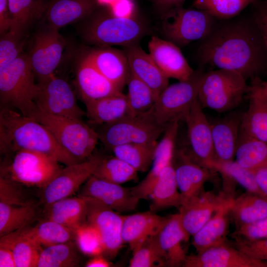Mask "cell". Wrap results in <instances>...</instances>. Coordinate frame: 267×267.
<instances>
[{
  "label": "cell",
  "mask_w": 267,
  "mask_h": 267,
  "mask_svg": "<svg viewBox=\"0 0 267 267\" xmlns=\"http://www.w3.org/2000/svg\"><path fill=\"white\" fill-rule=\"evenodd\" d=\"M239 15L216 19L201 40L198 56L202 65L236 72L246 80H261L267 75V47L252 15Z\"/></svg>",
  "instance_id": "obj_1"
},
{
  "label": "cell",
  "mask_w": 267,
  "mask_h": 267,
  "mask_svg": "<svg viewBox=\"0 0 267 267\" xmlns=\"http://www.w3.org/2000/svg\"><path fill=\"white\" fill-rule=\"evenodd\" d=\"M0 129L2 151H37L48 155L66 166L81 162L60 146L44 125L15 109L1 106Z\"/></svg>",
  "instance_id": "obj_2"
},
{
  "label": "cell",
  "mask_w": 267,
  "mask_h": 267,
  "mask_svg": "<svg viewBox=\"0 0 267 267\" xmlns=\"http://www.w3.org/2000/svg\"><path fill=\"white\" fill-rule=\"evenodd\" d=\"M35 77L26 53L0 69L1 106L33 118L38 111L34 102L38 89Z\"/></svg>",
  "instance_id": "obj_3"
},
{
  "label": "cell",
  "mask_w": 267,
  "mask_h": 267,
  "mask_svg": "<svg viewBox=\"0 0 267 267\" xmlns=\"http://www.w3.org/2000/svg\"><path fill=\"white\" fill-rule=\"evenodd\" d=\"M97 8L82 28L81 34L88 42L100 46H124L136 44L145 34L144 25L134 16L121 17L111 11Z\"/></svg>",
  "instance_id": "obj_4"
},
{
  "label": "cell",
  "mask_w": 267,
  "mask_h": 267,
  "mask_svg": "<svg viewBox=\"0 0 267 267\" xmlns=\"http://www.w3.org/2000/svg\"><path fill=\"white\" fill-rule=\"evenodd\" d=\"M249 87L246 79L240 74L217 69L204 73L197 99L203 108L225 112L241 103Z\"/></svg>",
  "instance_id": "obj_5"
},
{
  "label": "cell",
  "mask_w": 267,
  "mask_h": 267,
  "mask_svg": "<svg viewBox=\"0 0 267 267\" xmlns=\"http://www.w3.org/2000/svg\"><path fill=\"white\" fill-rule=\"evenodd\" d=\"M33 118L44 125L58 143L79 161L92 155L98 133L81 119L65 118L37 111Z\"/></svg>",
  "instance_id": "obj_6"
},
{
  "label": "cell",
  "mask_w": 267,
  "mask_h": 267,
  "mask_svg": "<svg viewBox=\"0 0 267 267\" xmlns=\"http://www.w3.org/2000/svg\"><path fill=\"white\" fill-rule=\"evenodd\" d=\"M101 126L97 132L99 140L110 150L124 144L156 141L169 127L158 122L153 108L146 113Z\"/></svg>",
  "instance_id": "obj_7"
},
{
  "label": "cell",
  "mask_w": 267,
  "mask_h": 267,
  "mask_svg": "<svg viewBox=\"0 0 267 267\" xmlns=\"http://www.w3.org/2000/svg\"><path fill=\"white\" fill-rule=\"evenodd\" d=\"M216 19L206 11L182 5L165 12L161 22V32L165 40L178 47L202 40L210 32Z\"/></svg>",
  "instance_id": "obj_8"
},
{
  "label": "cell",
  "mask_w": 267,
  "mask_h": 267,
  "mask_svg": "<svg viewBox=\"0 0 267 267\" xmlns=\"http://www.w3.org/2000/svg\"><path fill=\"white\" fill-rule=\"evenodd\" d=\"M204 72L194 70L186 81L168 85L159 95L153 107L158 122L169 126L174 122H184L197 99L200 84Z\"/></svg>",
  "instance_id": "obj_9"
},
{
  "label": "cell",
  "mask_w": 267,
  "mask_h": 267,
  "mask_svg": "<svg viewBox=\"0 0 267 267\" xmlns=\"http://www.w3.org/2000/svg\"><path fill=\"white\" fill-rule=\"evenodd\" d=\"M59 163L39 152L19 150L15 152L4 176L20 184L42 188L62 169Z\"/></svg>",
  "instance_id": "obj_10"
},
{
  "label": "cell",
  "mask_w": 267,
  "mask_h": 267,
  "mask_svg": "<svg viewBox=\"0 0 267 267\" xmlns=\"http://www.w3.org/2000/svg\"><path fill=\"white\" fill-rule=\"evenodd\" d=\"M34 99L38 111L56 116L81 119L85 112L77 104L69 83L54 74L38 81Z\"/></svg>",
  "instance_id": "obj_11"
},
{
  "label": "cell",
  "mask_w": 267,
  "mask_h": 267,
  "mask_svg": "<svg viewBox=\"0 0 267 267\" xmlns=\"http://www.w3.org/2000/svg\"><path fill=\"white\" fill-rule=\"evenodd\" d=\"M66 44L58 30L47 25L35 35L27 54L38 81L54 74L61 61Z\"/></svg>",
  "instance_id": "obj_12"
},
{
  "label": "cell",
  "mask_w": 267,
  "mask_h": 267,
  "mask_svg": "<svg viewBox=\"0 0 267 267\" xmlns=\"http://www.w3.org/2000/svg\"><path fill=\"white\" fill-rule=\"evenodd\" d=\"M103 158L92 155L84 161L66 165L42 188L43 202L47 205L72 195L93 174Z\"/></svg>",
  "instance_id": "obj_13"
},
{
  "label": "cell",
  "mask_w": 267,
  "mask_h": 267,
  "mask_svg": "<svg viewBox=\"0 0 267 267\" xmlns=\"http://www.w3.org/2000/svg\"><path fill=\"white\" fill-rule=\"evenodd\" d=\"M84 197L87 205V221L99 233L104 248L103 255L113 259L124 243L122 236L124 215L96 199Z\"/></svg>",
  "instance_id": "obj_14"
},
{
  "label": "cell",
  "mask_w": 267,
  "mask_h": 267,
  "mask_svg": "<svg viewBox=\"0 0 267 267\" xmlns=\"http://www.w3.org/2000/svg\"><path fill=\"white\" fill-rule=\"evenodd\" d=\"M197 99L193 103L185 121L189 150L186 151L190 158L207 167L215 160L211 125Z\"/></svg>",
  "instance_id": "obj_15"
},
{
  "label": "cell",
  "mask_w": 267,
  "mask_h": 267,
  "mask_svg": "<svg viewBox=\"0 0 267 267\" xmlns=\"http://www.w3.org/2000/svg\"><path fill=\"white\" fill-rule=\"evenodd\" d=\"M224 191L216 193L204 190L183 203L179 207L180 222L191 236L197 232L230 198Z\"/></svg>",
  "instance_id": "obj_16"
},
{
  "label": "cell",
  "mask_w": 267,
  "mask_h": 267,
  "mask_svg": "<svg viewBox=\"0 0 267 267\" xmlns=\"http://www.w3.org/2000/svg\"><path fill=\"white\" fill-rule=\"evenodd\" d=\"M183 267H267V262L252 257L227 242L187 256Z\"/></svg>",
  "instance_id": "obj_17"
},
{
  "label": "cell",
  "mask_w": 267,
  "mask_h": 267,
  "mask_svg": "<svg viewBox=\"0 0 267 267\" xmlns=\"http://www.w3.org/2000/svg\"><path fill=\"white\" fill-rule=\"evenodd\" d=\"M79 196L96 199L118 212H129L137 207L139 199L131 187L111 182L93 175L82 185Z\"/></svg>",
  "instance_id": "obj_18"
},
{
  "label": "cell",
  "mask_w": 267,
  "mask_h": 267,
  "mask_svg": "<svg viewBox=\"0 0 267 267\" xmlns=\"http://www.w3.org/2000/svg\"><path fill=\"white\" fill-rule=\"evenodd\" d=\"M178 130V122H174L168 127L162 138L158 142L148 173L137 185L131 187L133 194L138 199L149 198L161 172L173 162Z\"/></svg>",
  "instance_id": "obj_19"
},
{
  "label": "cell",
  "mask_w": 267,
  "mask_h": 267,
  "mask_svg": "<svg viewBox=\"0 0 267 267\" xmlns=\"http://www.w3.org/2000/svg\"><path fill=\"white\" fill-rule=\"evenodd\" d=\"M149 54L169 79L186 81L194 70L190 66L179 47L166 40L152 36L148 45Z\"/></svg>",
  "instance_id": "obj_20"
},
{
  "label": "cell",
  "mask_w": 267,
  "mask_h": 267,
  "mask_svg": "<svg viewBox=\"0 0 267 267\" xmlns=\"http://www.w3.org/2000/svg\"><path fill=\"white\" fill-rule=\"evenodd\" d=\"M84 54L101 74L122 91L131 73L123 50L100 46Z\"/></svg>",
  "instance_id": "obj_21"
},
{
  "label": "cell",
  "mask_w": 267,
  "mask_h": 267,
  "mask_svg": "<svg viewBox=\"0 0 267 267\" xmlns=\"http://www.w3.org/2000/svg\"><path fill=\"white\" fill-rule=\"evenodd\" d=\"M75 81L84 103L122 92L101 74L84 54L76 66Z\"/></svg>",
  "instance_id": "obj_22"
},
{
  "label": "cell",
  "mask_w": 267,
  "mask_h": 267,
  "mask_svg": "<svg viewBox=\"0 0 267 267\" xmlns=\"http://www.w3.org/2000/svg\"><path fill=\"white\" fill-rule=\"evenodd\" d=\"M156 236L166 267H182L187 256L183 243L190 236L182 225L179 213L168 216Z\"/></svg>",
  "instance_id": "obj_23"
},
{
  "label": "cell",
  "mask_w": 267,
  "mask_h": 267,
  "mask_svg": "<svg viewBox=\"0 0 267 267\" xmlns=\"http://www.w3.org/2000/svg\"><path fill=\"white\" fill-rule=\"evenodd\" d=\"M178 157V163H173L182 204L205 190V183L215 172L193 161L186 151H179Z\"/></svg>",
  "instance_id": "obj_24"
},
{
  "label": "cell",
  "mask_w": 267,
  "mask_h": 267,
  "mask_svg": "<svg viewBox=\"0 0 267 267\" xmlns=\"http://www.w3.org/2000/svg\"><path fill=\"white\" fill-rule=\"evenodd\" d=\"M131 73L146 84L157 98L169 85V78L163 73L150 54L137 44L124 47Z\"/></svg>",
  "instance_id": "obj_25"
},
{
  "label": "cell",
  "mask_w": 267,
  "mask_h": 267,
  "mask_svg": "<svg viewBox=\"0 0 267 267\" xmlns=\"http://www.w3.org/2000/svg\"><path fill=\"white\" fill-rule=\"evenodd\" d=\"M167 217H161L151 211L124 215L122 236L133 253L149 237L156 235Z\"/></svg>",
  "instance_id": "obj_26"
},
{
  "label": "cell",
  "mask_w": 267,
  "mask_h": 267,
  "mask_svg": "<svg viewBox=\"0 0 267 267\" xmlns=\"http://www.w3.org/2000/svg\"><path fill=\"white\" fill-rule=\"evenodd\" d=\"M97 0H50L44 13L46 25L57 29L85 20L97 8Z\"/></svg>",
  "instance_id": "obj_27"
},
{
  "label": "cell",
  "mask_w": 267,
  "mask_h": 267,
  "mask_svg": "<svg viewBox=\"0 0 267 267\" xmlns=\"http://www.w3.org/2000/svg\"><path fill=\"white\" fill-rule=\"evenodd\" d=\"M233 199H228L192 236V244L197 253L226 242Z\"/></svg>",
  "instance_id": "obj_28"
},
{
  "label": "cell",
  "mask_w": 267,
  "mask_h": 267,
  "mask_svg": "<svg viewBox=\"0 0 267 267\" xmlns=\"http://www.w3.org/2000/svg\"><path fill=\"white\" fill-rule=\"evenodd\" d=\"M243 114L233 113L211 123L215 159L234 160Z\"/></svg>",
  "instance_id": "obj_29"
},
{
  "label": "cell",
  "mask_w": 267,
  "mask_h": 267,
  "mask_svg": "<svg viewBox=\"0 0 267 267\" xmlns=\"http://www.w3.org/2000/svg\"><path fill=\"white\" fill-rule=\"evenodd\" d=\"M85 104L88 117L92 123L98 125L112 123L133 115L127 95L122 92Z\"/></svg>",
  "instance_id": "obj_30"
},
{
  "label": "cell",
  "mask_w": 267,
  "mask_h": 267,
  "mask_svg": "<svg viewBox=\"0 0 267 267\" xmlns=\"http://www.w3.org/2000/svg\"><path fill=\"white\" fill-rule=\"evenodd\" d=\"M45 219L72 229L87 222V205L83 196L65 198L45 205Z\"/></svg>",
  "instance_id": "obj_31"
},
{
  "label": "cell",
  "mask_w": 267,
  "mask_h": 267,
  "mask_svg": "<svg viewBox=\"0 0 267 267\" xmlns=\"http://www.w3.org/2000/svg\"><path fill=\"white\" fill-rule=\"evenodd\" d=\"M248 108L242 115L239 135L267 143V99L248 90Z\"/></svg>",
  "instance_id": "obj_32"
},
{
  "label": "cell",
  "mask_w": 267,
  "mask_h": 267,
  "mask_svg": "<svg viewBox=\"0 0 267 267\" xmlns=\"http://www.w3.org/2000/svg\"><path fill=\"white\" fill-rule=\"evenodd\" d=\"M149 198L151 200L149 210L154 213L168 208H179L180 206L181 196L177 183L173 162L161 172Z\"/></svg>",
  "instance_id": "obj_33"
},
{
  "label": "cell",
  "mask_w": 267,
  "mask_h": 267,
  "mask_svg": "<svg viewBox=\"0 0 267 267\" xmlns=\"http://www.w3.org/2000/svg\"><path fill=\"white\" fill-rule=\"evenodd\" d=\"M235 228L267 217V196L246 191L234 198L230 212Z\"/></svg>",
  "instance_id": "obj_34"
},
{
  "label": "cell",
  "mask_w": 267,
  "mask_h": 267,
  "mask_svg": "<svg viewBox=\"0 0 267 267\" xmlns=\"http://www.w3.org/2000/svg\"><path fill=\"white\" fill-rule=\"evenodd\" d=\"M47 5L43 0H8L9 30L26 35L31 26L44 14Z\"/></svg>",
  "instance_id": "obj_35"
},
{
  "label": "cell",
  "mask_w": 267,
  "mask_h": 267,
  "mask_svg": "<svg viewBox=\"0 0 267 267\" xmlns=\"http://www.w3.org/2000/svg\"><path fill=\"white\" fill-rule=\"evenodd\" d=\"M15 231L19 236L30 238L45 247L74 240L71 228L47 219L34 226L29 225Z\"/></svg>",
  "instance_id": "obj_36"
},
{
  "label": "cell",
  "mask_w": 267,
  "mask_h": 267,
  "mask_svg": "<svg viewBox=\"0 0 267 267\" xmlns=\"http://www.w3.org/2000/svg\"><path fill=\"white\" fill-rule=\"evenodd\" d=\"M42 245L15 231L0 236V247L12 250L16 267H37Z\"/></svg>",
  "instance_id": "obj_37"
},
{
  "label": "cell",
  "mask_w": 267,
  "mask_h": 267,
  "mask_svg": "<svg viewBox=\"0 0 267 267\" xmlns=\"http://www.w3.org/2000/svg\"><path fill=\"white\" fill-rule=\"evenodd\" d=\"M158 142L128 143L113 147L114 156L125 161L138 172L149 170Z\"/></svg>",
  "instance_id": "obj_38"
},
{
  "label": "cell",
  "mask_w": 267,
  "mask_h": 267,
  "mask_svg": "<svg viewBox=\"0 0 267 267\" xmlns=\"http://www.w3.org/2000/svg\"><path fill=\"white\" fill-rule=\"evenodd\" d=\"M234 159L242 167L255 172L267 166V143L239 135Z\"/></svg>",
  "instance_id": "obj_39"
},
{
  "label": "cell",
  "mask_w": 267,
  "mask_h": 267,
  "mask_svg": "<svg viewBox=\"0 0 267 267\" xmlns=\"http://www.w3.org/2000/svg\"><path fill=\"white\" fill-rule=\"evenodd\" d=\"M79 249L73 240L45 247L37 267H74L80 263Z\"/></svg>",
  "instance_id": "obj_40"
},
{
  "label": "cell",
  "mask_w": 267,
  "mask_h": 267,
  "mask_svg": "<svg viewBox=\"0 0 267 267\" xmlns=\"http://www.w3.org/2000/svg\"><path fill=\"white\" fill-rule=\"evenodd\" d=\"M36 215L33 204L15 206L0 202V237L29 226Z\"/></svg>",
  "instance_id": "obj_41"
},
{
  "label": "cell",
  "mask_w": 267,
  "mask_h": 267,
  "mask_svg": "<svg viewBox=\"0 0 267 267\" xmlns=\"http://www.w3.org/2000/svg\"><path fill=\"white\" fill-rule=\"evenodd\" d=\"M207 168L229 178L244 188L246 191L266 195L259 187L255 173L242 167L235 160L221 161L215 159L209 164Z\"/></svg>",
  "instance_id": "obj_42"
},
{
  "label": "cell",
  "mask_w": 267,
  "mask_h": 267,
  "mask_svg": "<svg viewBox=\"0 0 267 267\" xmlns=\"http://www.w3.org/2000/svg\"><path fill=\"white\" fill-rule=\"evenodd\" d=\"M137 173L133 167L114 156L103 158L93 175L100 179L121 184L137 178Z\"/></svg>",
  "instance_id": "obj_43"
},
{
  "label": "cell",
  "mask_w": 267,
  "mask_h": 267,
  "mask_svg": "<svg viewBox=\"0 0 267 267\" xmlns=\"http://www.w3.org/2000/svg\"><path fill=\"white\" fill-rule=\"evenodd\" d=\"M127 85L128 93L126 95L133 115L146 113L153 108L157 97L146 84L132 73Z\"/></svg>",
  "instance_id": "obj_44"
},
{
  "label": "cell",
  "mask_w": 267,
  "mask_h": 267,
  "mask_svg": "<svg viewBox=\"0 0 267 267\" xmlns=\"http://www.w3.org/2000/svg\"><path fill=\"white\" fill-rule=\"evenodd\" d=\"M255 0H194L192 7L207 12L216 19L226 20L239 15Z\"/></svg>",
  "instance_id": "obj_45"
},
{
  "label": "cell",
  "mask_w": 267,
  "mask_h": 267,
  "mask_svg": "<svg viewBox=\"0 0 267 267\" xmlns=\"http://www.w3.org/2000/svg\"><path fill=\"white\" fill-rule=\"evenodd\" d=\"M74 240L79 251L90 257L103 255L104 248L96 228L87 221L72 229Z\"/></svg>",
  "instance_id": "obj_46"
},
{
  "label": "cell",
  "mask_w": 267,
  "mask_h": 267,
  "mask_svg": "<svg viewBox=\"0 0 267 267\" xmlns=\"http://www.w3.org/2000/svg\"><path fill=\"white\" fill-rule=\"evenodd\" d=\"M156 235L148 238L136 251L133 253V257L129 263V267L166 266L164 256L159 246Z\"/></svg>",
  "instance_id": "obj_47"
},
{
  "label": "cell",
  "mask_w": 267,
  "mask_h": 267,
  "mask_svg": "<svg viewBox=\"0 0 267 267\" xmlns=\"http://www.w3.org/2000/svg\"><path fill=\"white\" fill-rule=\"evenodd\" d=\"M25 34L11 30L0 35V69L12 62L23 53Z\"/></svg>",
  "instance_id": "obj_48"
},
{
  "label": "cell",
  "mask_w": 267,
  "mask_h": 267,
  "mask_svg": "<svg viewBox=\"0 0 267 267\" xmlns=\"http://www.w3.org/2000/svg\"><path fill=\"white\" fill-rule=\"evenodd\" d=\"M18 182L1 175L0 177V202L15 206L33 204L26 197Z\"/></svg>",
  "instance_id": "obj_49"
},
{
  "label": "cell",
  "mask_w": 267,
  "mask_h": 267,
  "mask_svg": "<svg viewBox=\"0 0 267 267\" xmlns=\"http://www.w3.org/2000/svg\"><path fill=\"white\" fill-rule=\"evenodd\" d=\"M234 246L256 259L267 262V238L249 240L238 236H231Z\"/></svg>",
  "instance_id": "obj_50"
},
{
  "label": "cell",
  "mask_w": 267,
  "mask_h": 267,
  "mask_svg": "<svg viewBox=\"0 0 267 267\" xmlns=\"http://www.w3.org/2000/svg\"><path fill=\"white\" fill-rule=\"evenodd\" d=\"M231 236H238L249 240L267 238V217L253 223L235 228Z\"/></svg>",
  "instance_id": "obj_51"
},
{
  "label": "cell",
  "mask_w": 267,
  "mask_h": 267,
  "mask_svg": "<svg viewBox=\"0 0 267 267\" xmlns=\"http://www.w3.org/2000/svg\"><path fill=\"white\" fill-rule=\"evenodd\" d=\"M252 16L267 47V0H255L251 4Z\"/></svg>",
  "instance_id": "obj_52"
},
{
  "label": "cell",
  "mask_w": 267,
  "mask_h": 267,
  "mask_svg": "<svg viewBox=\"0 0 267 267\" xmlns=\"http://www.w3.org/2000/svg\"><path fill=\"white\" fill-rule=\"evenodd\" d=\"M134 5L133 0H117L110 5L112 13L118 17H133Z\"/></svg>",
  "instance_id": "obj_53"
},
{
  "label": "cell",
  "mask_w": 267,
  "mask_h": 267,
  "mask_svg": "<svg viewBox=\"0 0 267 267\" xmlns=\"http://www.w3.org/2000/svg\"><path fill=\"white\" fill-rule=\"evenodd\" d=\"M11 19L8 0H0V34L8 31L10 27Z\"/></svg>",
  "instance_id": "obj_54"
},
{
  "label": "cell",
  "mask_w": 267,
  "mask_h": 267,
  "mask_svg": "<svg viewBox=\"0 0 267 267\" xmlns=\"http://www.w3.org/2000/svg\"><path fill=\"white\" fill-rule=\"evenodd\" d=\"M0 267H16L14 257L11 249L0 247Z\"/></svg>",
  "instance_id": "obj_55"
},
{
  "label": "cell",
  "mask_w": 267,
  "mask_h": 267,
  "mask_svg": "<svg viewBox=\"0 0 267 267\" xmlns=\"http://www.w3.org/2000/svg\"><path fill=\"white\" fill-rule=\"evenodd\" d=\"M257 182L263 193L267 196V166L255 172Z\"/></svg>",
  "instance_id": "obj_56"
},
{
  "label": "cell",
  "mask_w": 267,
  "mask_h": 267,
  "mask_svg": "<svg viewBox=\"0 0 267 267\" xmlns=\"http://www.w3.org/2000/svg\"><path fill=\"white\" fill-rule=\"evenodd\" d=\"M112 264L103 255H99L92 257L86 263L87 267H109Z\"/></svg>",
  "instance_id": "obj_57"
},
{
  "label": "cell",
  "mask_w": 267,
  "mask_h": 267,
  "mask_svg": "<svg viewBox=\"0 0 267 267\" xmlns=\"http://www.w3.org/2000/svg\"><path fill=\"white\" fill-rule=\"evenodd\" d=\"M249 90L257 93L267 99V81L258 80L253 82L252 85L249 87Z\"/></svg>",
  "instance_id": "obj_58"
},
{
  "label": "cell",
  "mask_w": 267,
  "mask_h": 267,
  "mask_svg": "<svg viewBox=\"0 0 267 267\" xmlns=\"http://www.w3.org/2000/svg\"><path fill=\"white\" fill-rule=\"evenodd\" d=\"M185 0H167L165 6V12L168 9L178 6L182 5Z\"/></svg>",
  "instance_id": "obj_59"
},
{
  "label": "cell",
  "mask_w": 267,
  "mask_h": 267,
  "mask_svg": "<svg viewBox=\"0 0 267 267\" xmlns=\"http://www.w3.org/2000/svg\"><path fill=\"white\" fill-rule=\"evenodd\" d=\"M98 4L109 6L117 0H97Z\"/></svg>",
  "instance_id": "obj_60"
},
{
  "label": "cell",
  "mask_w": 267,
  "mask_h": 267,
  "mask_svg": "<svg viewBox=\"0 0 267 267\" xmlns=\"http://www.w3.org/2000/svg\"><path fill=\"white\" fill-rule=\"evenodd\" d=\"M158 5L165 8V6L167 0H153Z\"/></svg>",
  "instance_id": "obj_61"
},
{
  "label": "cell",
  "mask_w": 267,
  "mask_h": 267,
  "mask_svg": "<svg viewBox=\"0 0 267 267\" xmlns=\"http://www.w3.org/2000/svg\"></svg>",
  "instance_id": "obj_62"
}]
</instances>
